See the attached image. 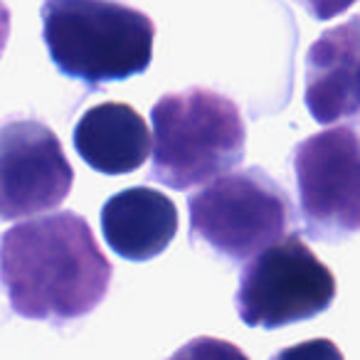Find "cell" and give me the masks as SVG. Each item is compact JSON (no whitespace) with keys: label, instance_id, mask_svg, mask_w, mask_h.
<instances>
[{"label":"cell","instance_id":"obj_11","mask_svg":"<svg viewBox=\"0 0 360 360\" xmlns=\"http://www.w3.org/2000/svg\"><path fill=\"white\" fill-rule=\"evenodd\" d=\"M168 360H250V358H247L245 350L237 348L230 340L200 335V338H193L186 345H180Z\"/></svg>","mask_w":360,"mask_h":360},{"label":"cell","instance_id":"obj_4","mask_svg":"<svg viewBox=\"0 0 360 360\" xmlns=\"http://www.w3.org/2000/svg\"><path fill=\"white\" fill-rule=\"evenodd\" d=\"M193 240L232 262H247L281 240L291 220L284 188L262 168L220 175L191 195Z\"/></svg>","mask_w":360,"mask_h":360},{"label":"cell","instance_id":"obj_10","mask_svg":"<svg viewBox=\"0 0 360 360\" xmlns=\"http://www.w3.org/2000/svg\"><path fill=\"white\" fill-rule=\"evenodd\" d=\"M153 134L129 104H96L75 126V148L89 168L104 175H126L146 163Z\"/></svg>","mask_w":360,"mask_h":360},{"label":"cell","instance_id":"obj_5","mask_svg":"<svg viewBox=\"0 0 360 360\" xmlns=\"http://www.w3.org/2000/svg\"><path fill=\"white\" fill-rule=\"evenodd\" d=\"M335 276L301 237L289 235L247 262L235 294L240 321L250 328H284L330 309Z\"/></svg>","mask_w":360,"mask_h":360},{"label":"cell","instance_id":"obj_6","mask_svg":"<svg viewBox=\"0 0 360 360\" xmlns=\"http://www.w3.org/2000/svg\"><path fill=\"white\" fill-rule=\"evenodd\" d=\"M304 227L314 240L360 232V126H335L294 148Z\"/></svg>","mask_w":360,"mask_h":360},{"label":"cell","instance_id":"obj_12","mask_svg":"<svg viewBox=\"0 0 360 360\" xmlns=\"http://www.w3.org/2000/svg\"><path fill=\"white\" fill-rule=\"evenodd\" d=\"M269 360H345L330 338H311L274 353Z\"/></svg>","mask_w":360,"mask_h":360},{"label":"cell","instance_id":"obj_9","mask_svg":"<svg viewBox=\"0 0 360 360\" xmlns=\"http://www.w3.org/2000/svg\"><path fill=\"white\" fill-rule=\"evenodd\" d=\"M101 235L124 259L148 262L178 235V207L153 188H126L101 207Z\"/></svg>","mask_w":360,"mask_h":360},{"label":"cell","instance_id":"obj_2","mask_svg":"<svg viewBox=\"0 0 360 360\" xmlns=\"http://www.w3.org/2000/svg\"><path fill=\"white\" fill-rule=\"evenodd\" d=\"M42 40L57 70L84 84L136 77L153 60L155 25L116 0H45Z\"/></svg>","mask_w":360,"mask_h":360},{"label":"cell","instance_id":"obj_13","mask_svg":"<svg viewBox=\"0 0 360 360\" xmlns=\"http://www.w3.org/2000/svg\"><path fill=\"white\" fill-rule=\"evenodd\" d=\"M296 3L316 20H330V18L343 15L358 0H296Z\"/></svg>","mask_w":360,"mask_h":360},{"label":"cell","instance_id":"obj_3","mask_svg":"<svg viewBox=\"0 0 360 360\" xmlns=\"http://www.w3.org/2000/svg\"><path fill=\"white\" fill-rule=\"evenodd\" d=\"M150 178L173 191H191L227 173L245 158L247 126L230 96L193 86L155 101Z\"/></svg>","mask_w":360,"mask_h":360},{"label":"cell","instance_id":"obj_1","mask_svg":"<svg viewBox=\"0 0 360 360\" xmlns=\"http://www.w3.org/2000/svg\"><path fill=\"white\" fill-rule=\"evenodd\" d=\"M111 274V262L77 212L37 217L0 237V284L22 319H82L106 299Z\"/></svg>","mask_w":360,"mask_h":360},{"label":"cell","instance_id":"obj_7","mask_svg":"<svg viewBox=\"0 0 360 360\" xmlns=\"http://www.w3.org/2000/svg\"><path fill=\"white\" fill-rule=\"evenodd\" d=\"M72 183L75 170L50 126L35 119L0 124V222L55 210Z\"/></svg>","mask_w":360,"mask_h":360},{"label":"cell","instance_id":"obj_14","mask_svg":"<svg viewBox=\"0 0 360 360\" xmlns=\"http://www.w3.org/2000/svg\"><path fill=\"white\" fill-rule=\"evenodd\" d=\"M8 37H11V11H8V6L0 0V57L6 52Z\"/></svg>","mask_w":360,"mask_h":360},{"label":"cell","instance_id":"obj_8","mask_svg":"<svg viewBox=\"0 0 360 360\" xmlns=\"http://www.w3.org/2000/svg\"><path fill=\"white\" fill-rule=\"evenodd\" d=\"M304 99L323 126L360 116V15L326 30L309 47Z\"/></svg>","mask_w":360,"mask_h":360}]
</instances>
